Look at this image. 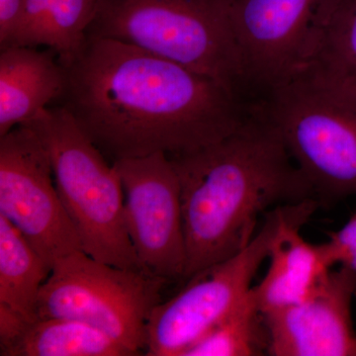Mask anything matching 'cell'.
I'll return each mask as SVG.
<instances>
[{
  "label": "cell",
  "instance_id": "8992f818",
  "mask_svg": "<svg viewBox=\"0 0 356 356\" xmlns=\"http://www.w3.org/2000/svg\"><path fill=\"white\" fill-rule=\"evenodd\" d=\"M166 283L79 250L51 267L40 292L38 318L86 323L138 355L146 350L147 323Z\"/></svg>",
  "mask_w": 356,
  "mask_h": 356
},
{
  "label": "cell",
  "instance_id": "52a82bcc",
  "mask_svg": "<svg viewBox=\"0 0 356 356\" xmlns=\"http://www.w3.org/2000/svg\"><path fill=\"white\" fill-rule=\"evenodd\" d=\"M264 217L245 250L192 276L181 291L156 306L147 323V355L184 356L240 305L268 259L280 220L278 207Z\"/></svg>",
  "mask_w": 356,
  "mask_h": 356
},
{
  "label": "cell",
  "instance_id": "ac0fdd59",
  "mask_svg": "<svg viewBox=\"0 0 356 356\" xmlns=\"http://www.w3.org/2000/svg\"><path fill=\"white\" fill-rule=\"evenodd\" d=\"M264 355H267L266 330L250 289L240 305L193 344L184 356Z\"/></svg>",
  "mask_w": 356,
  "mask_h": 356
},
{
  "label": "cell",
  "instance_id": "5bb4252c",
  "mask_svg": "<svg viewBox=\"0 0 356 356\" xmlns=\"http://www.w3.org/2000/svg\"><path fill=\"white\" fill-rule=\"evenodd\" d=\"M98 0H25L16 46L44 47L67 65L88 39Z\"/></svg>",
  "mask_w": 356,
  "mask_h": 356
},
{
  "label": "cell",
  "instance_id": "3957f363",
  "mask_svg": "<svg viewBox=\"0 0 356 356\" xmlns=\"http://www.w3.org/2000/svg\"><path fill=\"white\" fill-rule=\"evenodd\" d=\"M234 0H98L88 37L111 39L217 79L242 93Z\"/></svg>",
  "mask_w": 356,
  "mask_h": 356
},
{
  "label": "cell",
  "instance_id": "6da1fadb",
  "mask_svg": "<svg viewBox=\"0 0 356 356\" xmlns=\"http://www.w3.org/2000/svg\"><path fill=\"white\" fill-rule=\"evenodd\" d=\"M55 104L111 163L189 153L235 132L252 111L217 79L111 39L88 37Z\"/></svg>",
  "mask_w": 356,
  "mask_h": 356
},
{
  "label": "cell",
  "instance_id": "4fadbf2b",
  "mask_svg": "<svg viewBox=\"0 0 356 356\" xmlns=\"http://www.w3.org/2000/svg\"><path fill=\"white\" fill-rule=\"evenodd\" d=\"M0 137L55 104L65 70L54 51L37 47L0 49Z\"/></svg>",
  "mask_w": 356,
  "mask_h": 356
},
{
  "label": "cell",
  "instance_id": "8fae6325",
  "mask_svg": "<svg viewBox=\"0 0 356 356\" xmlns=\"http://www.w3.org/2000/svg\"><path fill=\"white\" fill-rule=\"evenodd\" d=\"M355 293L356 273L341 266L325 274L305 301L261 314L267 355L356 356Z\"/></svg>",
  "mask_w": 356,
  "mask_h": 356
},
{
  "label": "cell",
  "instance_id": "e0dca14e",
  "mask_svg": "<svg viewBox=\"0 0 356 356\" xmlns=\"http://www.w3.org/2000/svg\"><path fill=\"white\" fill-rule=\"evenodd\" d=\"M1 356H133L92 325L64 318H37L26 324Z\"/></svg>",
  "mask_w": 356,
  "mask_h": 356
},
{
  "label": "cell",
  "instance_id": "9a60e30c",
  "mask_svg": "<svg viewBox=\"0 0 356 356\" xmlns=\"http://www.w3.org/2000/svg\"><path fill=\"white\" fill-rule=\"evenodd\" d=\"M51 269L10 222L0 215V317L38 318V300Z\"/></svg>",
  "mask_w": 356,
  "mask_h": 356
},
{
  "label": "cell",
  "instance_id": "7a4b0ae2",
  "mask_svg": "<svg viewBox=\"0 0 356 356\" xmlns=\"http://www.w3.org/2000/svg\"><path fill=\"white\" fill-rule=\"evenodd\" d=\"M170 156L180 187L188 280L242 252L261 215L315 197L280 133L259 104L235 132Z\"/></svg>",
  "mask_w": 356,
  "mask_h": 356
},
{
  "label": "cell",
  "instance_id": "277c9868",
  "mask_svg": "<svg viewBox=\"0 0 356 356\" xmlns=\"http://www.w3.org/2000/svg\"><path fill=\"white\" fill-rule=\"evenodd\" d=\"M24 125L37 133L48 151L58 195L83 252L110 266L140 270L114 163L58 105L42 110Z\"/></svg>",
  "mask_w": 356,
  "mask_h": 356
},
{
  "label": "cell",
  "instance_id": "2e32d148",
  "mask_svg": "<svg viewBox=\"0 0 356 356\" xmlns=\"http://www.w3.org/2000/svg\"><path fill=\"white\" fill-rule=\"evenodd\" d=\"M297 77L356 102V0H334L317 51Z\"/></svg>",
  "mask_w": 356,
  "mask_h": 356
},
{
  "label": "cell",
  "instance_id": "9c48e42d",
  "mask_svg": "<svg viewBox=\"0 0 356 356\" xmlns=\"http://www.w3.org/2000/svg\"><path fill=\"white\" fill-rule=\"evenodd\" d=\"M0 215L51 269L60 259L83 250L58 195L48 151L26 125L0 137Z\"/></svg>",
  "mask_w": 356,
  "mask_h": 356
},
{
  "label": "cell",
  "instance_id": "ffe728a7",
  "mask_svg": "<svg viewBox=\"0 0 356 356\" xmlns=\"http://www.w3.org/2000/svg\"><path fill=\"white\" fill-rule=\"evenodd\" d=\"M25 0H0V49L16 46Z\"/></svg>",
  "mask_w": 356,
  "mask_h": 356
},
{
  "label": "cell",
  "instance_id": "ba28073f",
  "mask_svg": "<svg viewBox=\"0 0 356 356\" xmlns=\"http://www.w3.org/2000/svg\"><path fill=\"white\" fill-rule=\"evenodd\" d=\"M334 1L234 0L245 89L264 96L299 76L317 51Z\"/></svg>",
  "mask_w": 356,
  "mask_h": 356
},
{
  "label": "cell",
  "instance_id": "7c38bea8",
  "mask_svg": "<svg viewBox=\"0 0 356 356\" xmlns=\"http://www.w3.org/2000/svg\"><path fill=\"white\" fill-rule=\"evenodd\" d=\"M318 207L320 202L314 198L278 206L280 220L269 250L268 269L252 287L261 314L305 301L332 268L323 243L314 245L301 236Z\"/></svg>",
  "mask_w": 356,
  "mask_h": 356
},
{
  "label": "cell",
  "instance_id": "5b68a950",
  "mask_svg": "<svg viewBox=\"0 0 356 356\" xmlns=\"http://www.w3.org/2000/svg\"><path fill=\"white\" fill-rule=\"evenodd\" d=\"M257 103L321 206L356 197V102L297 77Z\"/></svg>",
  "mask_w": 356,
  "mask_h": 356
},
{
  "label": "cell",
  "instance_id": "30bf717a",
  "mask_svg": "<svg viewBox=\"0 0 356 356\" xmlns=\"http://www.w3.org/2000/svg\"><path fill=\"white\" fill-rule=\"evenodd\" d=\"M124 191L126 226L143 273L184 280L186 245L180 187L163 153L113 161Z\"/></svg>",
  "mask_w": 356,
  "mask_h": 356
},
{
  "label": "cell",
  "instance_id": "d6986e66",
  "mask_svg": "<svg viewBox=\"0 0 356 356\" xmlns=\"http://www.w3.org/2000/svg\"><path fill=\"white\" fill-rule=\"evenodd\" d=\"M329 240L323 243L332 266L341 264L356 273V214L343 228L327 234Z\"/></svg>",
  "mask_w": 356,
  "mask_h": 356
}]
</instances>
